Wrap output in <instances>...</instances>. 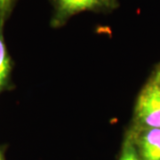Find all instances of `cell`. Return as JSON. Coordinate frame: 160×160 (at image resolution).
<instances>
[{
  "label": "cell",
  "instance_id": "cell-5",
  "mask_svg": "<svg viewBox=\"0 0 160 160\" xmlns=\"http://www.w3.org/2000/svg\"><path fill=\"white\" fill-rule=\"evenodd\" d=\"M118 160H140L136 148L127 132L122 142Z\"/></svg>",
  "mask_w": 160,
  "mask_h": 160
},
{
  "label": "cell",
  "instance_id": "cell-8",
  "mask_svg": "<svg viewBox=\"0 0 160 160\" xmlns=\"http://www.w3.org/2000/svg\"><path fill=\"white\" fill-rule=\"evenodd\" d=\"M0 160H6L5 157H4V154H3V151L1 149H0Z\"/></svg>",
  "mask_w": 160,
  "mask_h": 160
},
{
  "label": "cell",
  "instance_id": "cell-1",
  "mask_svg": "<svg viewBox=\"0 0 160 160\" xmlns=\"http://www.w3.org/2000/svg\"><path fill=\"white\" fill-rule=\"evenodd\" d=\"M52 6L50 26L60 29L71 18L84 12L109 13L118 9L119 0H50Z\"/></svg>",
  "mask_w": 160,
  "mask_h": 160
},
{
  "label": "cell",
  "instance_id": "cell-2",
  "mask_svg": "<svg viewBox=\"0 0 160 160\" xmlns=\"http://www.w3.org/2000/svg\"><path fill=\"white\" fill-rule=\"evenodd\" d=\"M130 127L160 129V89L150 78L136 98Z\"/></svg>",
  "mask_w": 160,
  "mask_h": 160
},
{
  "label": "cell",
  "instance_id": "cell-4",
  "mask_svg": "<svg viewBox=\"0 0 160 160\" xmlns=\"http://www.w3.org/2000/svg\"><path fill=\"white\" fill-rule=\"evenodd\" d=\"M5 24H0V94L10 86L12 63L4 37Z\"/></svg>",
  "mask_w": 160,
  "mask_h": 160
},
{
  "label": "cell",
  "instance_id": "cell-3",
  "mask_svg": "<svg viewBox=\"0 0 160 160\" xmlns=\"http://www.w3.org/2000/svg\"><path fill=\"white\" fill-rule=\"evenodd\" d=\"M126 132L131 136L140 160H160V129L129 127Z\"/></svg>",
  "mask_w": 160,
  "mask_h": 160
},
{
  "label": "cell",
  "instance_id": "cell-7",
  "mask_svg": "<svg viewBox=\"0 0 160 160\" xmlns=\"http://www.w3.org/2000/svg\"><path fill=\"white\" fill-rule=\"evenodd\" d=\"M149 78L152 80L156 84V86L160 89V63L156 66L155 70L153 71V73L151 74Z\"/></svg>",
  "mask_w": 160,
  "mask_h": 160
},
{
  "label": "cell",
  "instance_id": "cell-6",
  "mask_svg": "<svg viewBox=\"0 0 160 160\" xmlns=\"http://www.w3.org/2000/svg\"><path fill=\"white\" fill-rule=\"evenodd\" d=\"M17 0H0V24H5L11 15Z\"/></svg>",
  "mask_w": 160,
  "mask_h": 160
}]
</instances>
